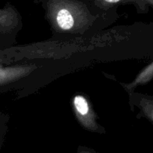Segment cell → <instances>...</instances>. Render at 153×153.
Listing matches in <instances>:
<instances>
[{"mask_svg": "<svg viewBox=\"0 0 153 153\" xmlns=\"http://www.w3.org/2000/svg\"><path fill=\"white\" fill-rule=\"evenodd\" d=\"M55 35H84L107 25L114 13L94 9L88 0H40Z\"/></svg>", "mask_w": 153, "mask_h": 153, "instance_id": "1", "label": "cell"}, {"mask_svg": "<svg viewBox=\"0 0 153 153\" xmlns=\"http://www.w3.org/2000/svg\"><path fill=\"white\" fill-rule=\"evenodd\" d=\"M22 17L16 7L6 4L0 10V36L1 49L14 42L18 31L22 28Z\"/></svg>", "mask_w": 153, "mask_h": 153, "instance_id": "2", "label": "cell"}, {"mask_svg": "<svg viewBox=\"0 0 153 153\" xmlns=\"http://www.w3.org/2000/svg\"><path fill=\"white\" fill-rule=\"evenodd\" d=\"M71 106L76 120L83 128L91 131H102L103 128L97 122L98 115L85 94H75L71 99Z\"/></svg>", "mask_w": 153, "mask_h": 153, "instance_id": "3", "label": "cell"}, {"mask_svg": "<svg viewBox=\"0 0 153 153\" xmlns=\"http://www.w3.org/2000/svg\"><path fill=\"white\" fill-rule=\"evenodd\" d=\"M94 9L103 13H114L119 5L132 4L139 13H146L149 6L143 0H88Z\"/></svg>", "mask_w": 153, "mask_h": 153, "instance_id": "4", "label": "cell"}, {"mask_svg": "<svg viewBox=\"0 0 153 153\" xmlns=\"http://www.w3.org/2000/svg\"><path fill=\"white\" fill-rule=\"evenodd\" d=\"M37 67L34 64H21V65L0 67V85L6 86L9 84L19 80L34 72Z\"/></svg>", "mask_w": 153, "mask_h": 153, "instance_id": "5", "label": "cell"}, {"mask_svg": "<svg viewBox=\"0 0 153 153\" xmlns=\"http://www.w3.org/2000/svg\"><path fill=\"white\" fill-rule=\"evenodd\" d=\"M128 96L131 111H134V108L138 109L137 117L145 118L153 123V95L140 94L134 91Z\"/></svg>", "mask_w": 153, "mask_h": 153, "instance_id": "6", "label": "cell"}, {"mask_svg": "<svg viewBox=\"0 0 153 153\" xmlns=\"http://www.w3.org/2000/svg\"><path fill=\"white\" fill-rule=\"evenodd\" d=\"M153 79V61L147 66L142 69L136 77L128 83H120L128 94H132L134 90L140 85L149 83Z\"/></svg>", "mask_w": 153, "mask_h": 153, "instance_id": "7", "label": "cell"}, {"mask_svg": "<svg viewBox=\"0 0 153 153\" xmlns=\"http://www.w3.org/2000/svg\"><path fill=\"white\" fill-rule=\"evenodd\" d=\"M146 4L149 6H151V7H153V0H143Z\"/></svg>", "mask_w": 153, "mask_h": 153, "instance_id": "8", "label": "cell"}]
</instances>
